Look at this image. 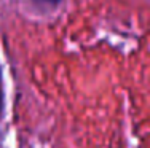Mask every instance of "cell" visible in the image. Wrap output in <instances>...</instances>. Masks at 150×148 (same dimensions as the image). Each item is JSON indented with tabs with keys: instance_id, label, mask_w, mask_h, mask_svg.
I'll list each match as a JSON object with an SVG mask.
<instances>
[{
	"instance_id": "cell-1",
	"label": "cell",
	"mask_w": 150,
	"mask_h": 148,
	"mask_svg": "<svg viewBox=\"0 0 150 148\" xmlns=\"http://www.w3.org/2000/svg\"><path fill=\"white\" fill-rule=\"evenodd\" d=\"M3 112V80H2V70H0V118Z\"/></svg>"
}]
</instances>
